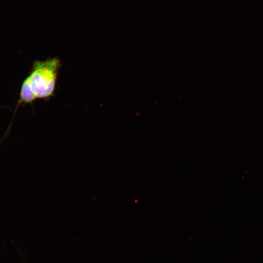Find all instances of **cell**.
I'll list each match as a JSON object with an SVG mask.
<instances>
[{
  "label": "cell",
  "mask_w": 263,
  "mask_h": 263,
  "mask_svg": "<svg viewBox=\"0 0 263 263\" xmlns=\"http://www.w3.org/2000/svg\"><path fill=\"white\" fill-rule=\"evenodd\" d=\"M60 66V60L58 57L34 62L28 77L37 98H47L54 95Z\"/></svg>",
  "instance_id": "1"
},
{
  "label": "cell",
  "mask_w": 263,
  "mask_h": 263,
  "mask_svg": "<svg viewBox=\"0 0 263 263\" xmlns=\"http://www.w3.org/2000/svg\"><path fill=\"white\" fill-rule=\"evenodd\" d=\"M37 98L31 87L29 77L23 81L20 93V101L23 103H29Z\"/></svg>",
  "instance_id": "2"
}]
</instances>
